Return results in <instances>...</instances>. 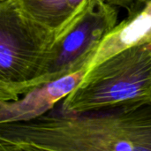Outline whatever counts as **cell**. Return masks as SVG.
I'll use <instances>...</instances> for the list:
<instances>
[{"label":"cell","mask_w":151,"mask_h":151,"mask_svg":"<svg viewBox=\"0 0 151 151\" xmlns=\"http://www.w3.org/2000/svg\"><path fill=\"white\" fill-rule=\"evenodd\" d=\"M140 87V83L135 81H121L101 91L98 95V99L103 101H121L129 99L138 95Z\"/></svg>","instance_id":"obj_1"},{"label":"cell","mask_w":151,"mask_h":151,"mask_svg":"<svg viewBox=\"0 0 151 151\" xmlns=\"http://www.w3.org/2000/svg\"><path fill=\"white\" fill-rule=\"evenodd\" d=\"M151 30V15L142 14L125 27L120 34V40L125 44H131Z\"/></svg>","instance_id":"obj_2"},{"label":"cell","mask_w":151,"mask_h":151,"mask_svg":"<svg viewBox=\"0 0 151 151\" xmlns=\"http://www.w3.org/2000/svg\"><path fill=\"white\" fill-rule=\"evenodd\" d=\"M88 34V26L81 25L72 33H70L65 38L63 44V51L61 58L66 59L73 55L84 43Z\"/></svg>","instance_id":"obj_3"},{"label":"cell","mask_w":151,"mask_h":151,"mask_svg":"<svg viewBox=\"0 0 151 151\" xmlns=\"http://www.w3.org/2000/svg\"><path fill=\"white\" fill-rule=\"evenodd\" d=\"M78 81V75H67L50 83L46 90L50 98L58 99L73 90Z\"/></svg>","instance_id":"obj_4"},{"label":"cell","mask_w":151,"mask_h":151,"mask_svg":"<svg viewBox=\"0 0 151 151\" xmlns=\"http://www.w3.org/2000/svg\"><path fill=\"white\" fill-rule=\"evenodd\" d=\"M15 50L14 46L10 38L5 37L4 33L1 35L0 43V65L3 69L9 68L14 59Z\"/></svg>","instance_id":"obj_5"},{"label":"cell","mask_w":151,"mask_h":151,"mask_svg":"<svg viewBox=\"0 0 151 151\" xmlns=\"http://www.w3.org/2000/svg\"><path fill=\"white\" fill-rule=\"evenodd\" d=\"M115 150H133L134 148L127 142H119L116 147H115Z\"/></svg>","instance_id":"obj_6"},{"label":"cell","mask_w":151,"mask_h":151,"mask_svg":"<svg viewBox=\"0 0 151 151\" xmlns=\"http://www.w3.org/2000/svg\"><path fill=\"white\" fill-rule=\"evenodd\" d=\"M73 4H78V3H80L81 1H82V0H70Z\"/></svg>","instance_id":"obj_7"}]
</instances>
